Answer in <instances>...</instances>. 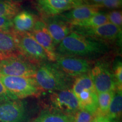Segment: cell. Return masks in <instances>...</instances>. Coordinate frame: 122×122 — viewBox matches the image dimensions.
<instances>
[{
  "label": "cell",
  "mask_w": 122,
  "mask_h": 122,
  "mask_svg": "<svg viewBox=\"0 0 122 122\" xmlns=\"http://www.w3.org/2000/svg\"><path fill=\"white\" fill-rule=\"evenodd\" d=\"M54 63L62 71L74 78L88 74L92 67V64L89 59L73 56L57 55Z\"/></svg>",
  "instance_id": "cell-11"
},
{
  "label": "cell",
  "mask_w": 122,
  "mask_h": 122,
  "mask_svg": "<svg viewBox=\"0 0 122 122\" xmlns=\"http://www.w3.org/2000/svg\"><path fill=\"white\" fill-rule=\"evenodd\" d=\"M89 73L97 93L115 91L117 89L113 72L107 62H97L92 67Z\"/></svg>",
  "instance_id": "cell-7"
},
{
  "label": "cell",
  "mask_w": 122,
  "mask_h": 122,
  "mask_svg": "<svg viewBox=\"0 0 122 122\" xmlns=\"http://www.w3.org/2000/svg\"><path fill=\"white\" fill-rule=\"evenodd\" d=\"M122 6V0H105L104 1L96 6L101 7H106L109 9L119 8Z\"/></svg>",
  "instance_id": "cell-29"
},
{
  "label": "cell",
  "mask_w": 122,
  "mask_h": 122,
  "mask_svg": "<svg viewBox=\"0 0 122 122\" xmlns=\"http://www.w3.org/2000/svg\"><path fill=\"white\" fill-rule=\"evenodd\" d=\"M33 78L42 91L50 92L72 89L75 80L51 62L40 65Z\"/></svg>",
  "instance_id": "cell-2"
},
{
  "label": "cell",
  "mask_w": 122,
  "mask_h": 122,
  "mask_svg": "<svg viewBox=\"0 0 122 122\" xmlns=\"http://www.w3.org/2000/svg\"><path fill=\"white\" fill-rule=\"evenodd\" d=\"M112 72L117 83V89L122 91V65L121 62H118L116 64Z\"/></svg>",
  "instance_id": "cell-26"
},
{
  "label": "cell",
  "mask_w": 122,
  "mask_h": 122,
  "mask_svg": "<svg viewBox=\"0 0 122 122\" xmlns=\"http://www.w3.org/2000/svg\"><path fill=\"white\" fill-rule=\"evenodd\" d=\"M109 23L107 14L98 12L92 17L81 22L72 24V26L80 27H96Z\"/></svg>",
  "instance_id": "cell-22"
},
{
  "label": "cell",
  "mask_w": 122,
  "mask_h": 122,
  "mask_svg": "<svg viewBox=\"0 0 122 122\" xmlns=\"http://www.w3.org/2000/svg\"><path fill=\"white\" fill-rule=\"evenodd\" d=\"M74 122H92L95 115L84 110L80 109L74 115Z\"/></svg>",
  "instance_id": "cell-24"
},
{
  "label": "cell",
  "mask_w": 122,
  "mask_h": 122,
  "mask_svg": "<svg viewBox=\"0 0 122 122\" xmlns=\"http://www.w3.org/2000/svg\"><path fill=\"white\" fill-rule=\"evenodd\" d=\"M80 109L95 115L98 107L97 93L95 89L84 90L77 97Z\"/></svg>",
  "instance_id": "cell-16"
},
{
  "label": "cell",
  "mask_w": 122,
  "mask_h": 122,
  "mask_svg": "<svg viewBox=\"0 0 122 122\" xmlns=\"http://www.w3.org/2000/svg\"><path fill=\"white\" fill-rule=\"evenodd\" d=\"M114 92L109 91L97 93L98 107L95 116L102 115L106 117Z\"/></svg>",
  "instance_id": "cell-21"
},
{
  "label": "cell",
  "mask_w": 122,
  "mask_h": 122,
  "mask_svg": "<svg viewBox=\"0 0 122 122\" xmlns=\"http://www.w3.org/2000/svg\"><path fill=\"white\" fill-rule=\"evenodd\" d=\"M39 19L37 16L30 12L19 11L12 19L13 30L16 32H30Z\"/></svg>",
  "instance_id": "cell-15"
},
{
  "label": "cell",
  "mask_w": 122,
  "mask_h": 122,
  "mask_svg": "<svg viewBox=\"0 0 122 122\" xmlns=\"http://www.w3.org/2000/svg\"><path fill=\"white\" fill-rule=\"evenodd\" d=\"M107 16L109 23L122 28V16L121 11L114 10L107 14Z\"/></svg>",
  "instance_id": "cell-25"
},
{
  "label": "cell",
  "mask_w": 122,
  "mask_h": 122,
  "mask_svg": "<svg viewBox=\"0 0 122 122\" xmlns=\"http://www.w3.org/2000/svg\"><path fill=\"white\" fill-rule=\"evenodd\" d=\"M13 31L18 51L23 57L37 66L45 62H49L45 50L30 32Z\"/></svg>",
  "instance_id": "cell-5"
},
{
  "label": "cell",
  "mask_w": 122,
  "mask_h": 122,
  "mask_svg": "<svg viewBox=\"0 0 122 122\" xmlns=\"http://www.w3.org/2000/svg\"><path fill=\"white\" fill-rule=\"evenodd\" d=\"M0 80L5 88L18 99L39 97L43 91L33 77L0 75Z\"/></svg>",
  "instance_id": "cell-4"
},
{
  "label": "cell",
  "mask_w": 122,
  "mask_h": 122,
  "mask_svg": "<svg viewBox=\"0 0 122 122\" xmlns=\"http://www.w3.org/2000/svg\"><path fill=\"white\" fill-rule=\"evenodd\" d=\"M92 122H112L105 116L96 115Z\"/></svg>",
  "instance_id": "cell-31"
},
{
  "label": "cell",
  "mask_w": 122,
  "mask_h": 122,
  "mask_svg": "<svg viewBox=\"0 0 122 122\" xmlns=\"http://www.w3.org/2000/svg\"><path fill=\"white\" fill-rule=\"evenodd\" d=\"M30 114L26 103L19 99L0 103V122H30Z\"/></svg>",
  "instance_id": "cell-9"
},
{
  "label": "cell",
  "mask_w": 122,
  "mask_h": 122,
  "mask_svg": "<svg viewBox=\"0 0 122 122\" xmlns=\"http://www.w3.org/2000/svg\"><path fill=\"white\" fill-rule=\"evenodd\" d=\"M13 18L0 16V31H10L13 30Z\"/></svg>",
  "instance_id": "cell-27"
},
{
  "label": "cell",
  "mask_w": 122,
  "mask_h": 122,
  "mask_svg": "<svg viewBox=\"0 0 122 122\" xmlns=\"http://www.w3.org/2000/svg\"><path fill=\"white\" fill-rule=\"evenodd\" d=\"M109 44L72 31L56 46L57 56L97 58L109 51Z\"/></svg>",
  "instance_id": "cell-1"
},
{
  "label": "cell",
  "mask_w": 122,
  "mask_h": 122,
  "mask_svg": "<svg viewBox=\"0 0 122 122\" xmlns=\"http://www.w3.org/2000/svg\"><path fill=\"white\" fill-rule=\"evenodd\" d=\"M100 9L94 5H83L66 11L61 15L72 24L92 17L98 13Z\"/></svg>",
  "instance_id": "cell-14"
},
{
  "label": "cell",
  "mask_w": 122,
  "mask_h": 122,
  "mask_svg": "<svg viewBox=\"0 0 122 122\" xmlns=\"http://www.w3.org/2000/svg\"><path fill=\"white\" fill-rule=\"evenodd\" d=\"M122 91L116 90L110 105L106 117L112 122H117L122 115Z\"/></svg>",
  "instance_id": "cell-19"
},
{
  "label": "cell",
  "mask_w": 122,
  "mask_h": 122,
  "mask_svg": "<svg viewBox=\"0 0 122 122\" xmlns=\"http://www.w3.org/2000/svg\"><path fill=\"white\" fill-rule=\"evenodd\" d=\"M17 53L19 52L13 30L0 31V56Z\"/></svg>",
  "instance_id": "cell-18"
},
{
  "label": "cell",
  "mask_w": 122,
  "mask_h": 122,
  "mask_svg": "<svg viewBox=\"0 0 122 122\" xmlns=\"http://www.w3.org/2000/svg\"><path fill=\"white\" fill-rule=\"evenodd\" d=\"M30 34L35 40L44 49L49 62H55L57 58L56 46L50 36L46 24L42 20L39 19L35 24Z\"/></svg>",
  "instance_id": "cell-12"
},
{
  "label": "cell",
  "mask_w": 122,
  "mask_h": 122,
  "mask_svg": "<svg viewBox=\"0 0 122 122\" xmlns=\"http://www.w3.org/2000/svg\"><path fill=\"white\" fill-rule=\"evenodd\" d=\"M46 24L56 46L72 31V26L62 15L41 18Z\"/></svg>",
  "instance_id": "cell-13"
},
{
  "label": "cell",
  "mask_w": 122,
  "mask_h": 122,
  "mask_svg": "<svg viewBox=\"0 0 122 122\" xmlns=\"http://www.w3.org/2000/svg\"><path fill=\"white\" fill-rule=\"evenodd\" d=\"M30 122H74V117L53 110L44 109Z\"/></svg>",
  "instance_id": "cell-17"
},
{
  "label": "cell",
  "mask_w": 122,
  "mask_h": 122,
  "mask_svg": "<svg viewBox=\"0 0 122 122\" xmlns=\"http://www.w3.org/2000/svg\"><path fill=\"white\" fill-rule=\"evenodd\" d=\"M44 109H48L74 116L80 109L79 101L72 89L51 92L48 103Z\"/></svg>",
  "instance_id": "cell-6"
},
{
  "label": "cell",
  "mask_w": 122,
  "mask_h": 122,
  "mask_svg": "<svg viewBox=\"0 0 122 122\" xmlns=\"http://www.w3.org/2000/svg\"><path fill=\"white\" fill-rule=\"evenodd\" d=\"M41 18L51 17L83 5L82 0H33Z\"/></svg>",
  "instance_id": "cell-10"
},
{
  "label": "cell",
  "mask_w": 122,
  "mask_h": 122,
  "mask_svg": "<svg viewBox=\"0 0 122 122\" xmlns=\"http://www.w3.org/2000/svg\"><path fill=\"white\" fill-rule=\"evenodd\" d=\"M94 89L93 84L90 76L89 73L85 74L75 78L72 91L76 97L84 90H93Z\"/></svg>",
  "instance_id": "cell-20"
},
{
  "label": "cell",
  "mask_w": 122,
  "mask_h": 122,
  "mask_svg": "<svg viewBox=\"0 0 122 122\" xmlns=\"http://www.w3.org/2000/svg\"><path fill=\"white\" fill-rule=\"evenodd\" d=\"M20 5L14 0H0V16L13 18L20 11Z\"/></svg>",
  "instance_id": "cell-23"
},
{
  "label": "cell",
  "mask_w": 122,
  "mask_h": 122,
  "mask_svg": "<svg viewBox=\"0 0 122 122\" xmlns=\"http://www.w3.org/2000/svg\"><path fill=\"white\" fill-rule=\"evenodd\" d=\"M13 94L9 92L0 80V103L10 100H16Z\"/></svg>",
  "instance_id": "cell-28"
},
{
  "label": "cell",
  "mask_w": 122,
  "mask_h": 122,
  "mask_svg": "<svg viewBox=\"0 0 122 122\" xmlns=\"http://www.w3.org/2000/svg\"><path fill=\"white\" fill-rule=\"evenodd\" d=\"M72 31L107 44L122 39V28L110 23L96 27L72 26Z\"/></svg>",
  "instance_id": "cell-8"
},
{
  "label": "cell",
  "mask_w": 122,
  "mask_h": 122,
  "mask_svg": "<svg viewBox=\"0 0 122 122\" xmlns=\"http://www.w3.org/2000/svg\"><path fill=\"white\" fill-rule=\"evenodd\" d=\"M37 67L20 53L0 56V75H2L33 77Z\"/></svg>",
  "instance_id": "cell-3"
},
{
  "label": "cell",
  "mask_w": 122,
  "mask_h": 122,
  "mask_svg": "<svg viewBox=\"0 0 122 122\" xmlns=\"http://www.w3.org/2000/svg\"><path fill=\"white\" fill-rule=\"evenodd\" d=\"M84 5L97 6L102 3L105 0H82Z\"/></svg>",
  "instance_id": "cell-30"
}]
</instances>
